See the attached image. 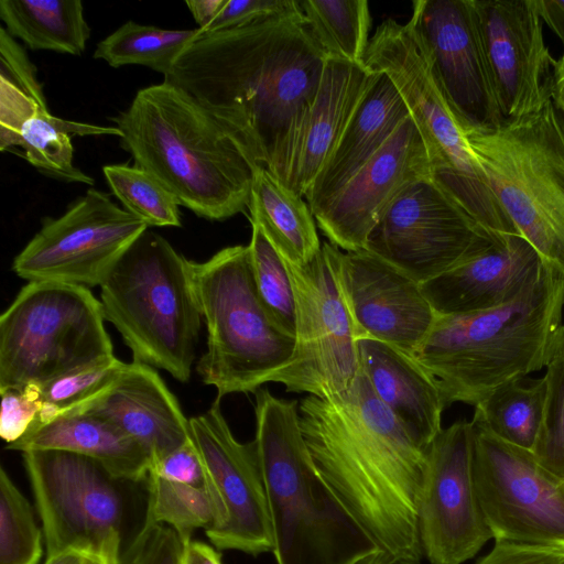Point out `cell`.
I'll list each match as a JSON object with an SVG mask.
<instances>
[{
    "instance_id": "d6986e66",
    "label": "cell",
    "mask_w": 564,
    "mask_h": 564,
    "mask_svg": "<svg viewBox=\"0 0 564 564\" xmlns=\"http://www.w3.org/2000/svg\"><path fill=\"white\" fill-rule=\"evenodd\" d=\"M427 177H432L427 153L410 116L340 189L312 212L316 225L340 250H364L386 210Z\"/></svg>"
},
{
    "instance_id": "7dc6e473",
    "label": "cell",
    "mask_w": 564,
    "mask_h": 564,
    "mask_svg": "<svg viewBox=\"0 0 564 564\" xmlns=\"http://www.w3.org/2000/svg\"><path fill=\"white\" fill-rule=\"evenodd\" d=\"M227 0H187L189 12L200 32L205 31L221 11Z\"/></svg>"
},
{
    "instance_id": "f907efd6",
    "label": "cell",
    "mask_w": 564,
    "mask_h": 564,
    "mask_svg": "<svg viewBox=\"0 0 564 564\" xmlns=\"http://www.w3.org/2000/svg\"><path fill=\"white\" fill-rule=\"evenodd\" d=\"M351 564H393V562L387 553L378 549L360 556Z\"/></svg>"
},
{
    "instance_id": "9c48e42d",
    "label": "cell",
    "mask_w": 564,
    "mask_h": 564,
    "mask_svg": "<svg viewBox=\"0 0 564 564\" xmlns=\"http://www.w3.org/2000/svg\"><path fill=\"white\" fill-rule=\"evenodd\" d=\"M467 135L514 229L564 274V116L550 99L495 128H470Z\"/></svg>"
},
{
    "instance_id": "b9f144b4",
    "label": "cell",
    "mask_w": 564,
    "mask_h": 564,
    "mask_svg": "<svg viewBox=\"0 0 564 564\" xmlns=\"http://www.w3.org/2000/svg\"><path fill=\"white\" fill-rule=\"evenodd\" d=\"M297 0H227L213 23L200 33L240 28L294 10Z\"/></svg>"
},
{
    "instance_id": "e0dca14e",
    "label": "cell",
    "mask_w": 564,
    "mask_h": 564,
    "mask_svg": "<svg viewBox=\"0 0 564 564\" xmlns=\"http://www.w3.org/2000/svg\"><path fill=\"white\" fill-rule=\"evenodd\" d=\"M417 529L431 564H463L492 539L474 480L470 421L443 429L429 448Z\"/></svg>"
},
{
    "instance_id": "4dcf8cb0",
    "label": "cell",
    "mask_w": 564,
    "mask_h": 564,
    "mask_svg": "<svg viewBox=\"0 0 564 564\" xmlns=\"http://www.w3.org/2000/svg\"><path fill=\"white\" fill-rule=\"evenodd\" d=\"M509 381L475 408L473 421L498 438L532 452L541 427L546 394L544 377Z\"/></svg>"
},
{
    "instance_id": "1f68e13d",
    "label": "cell",
    "mask_w": 564,
    "mask_h": 564,
    "mask_svg": "<svg viewBox=\"0 0 564 564\" xmlns=\"http://www.w3.org/2000/svg\"><path fill=\"white\" fill-rule=\"evenodd\" d=\"M199 35L198 28L167 30L128 21L97 44L94 57L112 67L143 65L166 77Z\"/></svg>"
},
{
    "instance_id": "44dd1931",
    "label": "cell",
    "mask_w": 564,
    "mask_h": 564,
    "mask_svg": "<svg viewBox=\"0 0 564 564\" xmlns=\"http://www.w3.org/2000/svg\"><path fill=\"white\" fill-rule=\"evenodd\" d=\"M340 276L359 339L413 356L437 316L421 284L365 249L341 250Z\"/></svg>"
},
{
    "instance_id": "bcb514c9",
    "label": "cell",
    "mask_w": 564,
    "mask_h": 564,
    "mask_svg": "<svg viewBox=\"0 0 564 564\" xmlns=\"http://www.w3.org/2000/svg\"><path fill=\"white\" fill-rule=\"evenodd\" d=\"M183 564H224L221 554L214 545L191 540L184 544Z\"/></svg>"
},
{
    "instance_id": "f6af8a7d",
    "label": "cell",
    "mask_w": 564,
    "mask_h": 564,
    "mask_svg": "<svg viewBox=\"0 0 564 564\" xmlns=\"http://www.w3.org/2000/svg\"><path fill=\"white\" fill-rule=\"evenodd\" d=\"M539 13L549 29L564 45V1L536 0Z\"/></svg>"
},
{
    "instance_id": "30bf717a",
    "label": "cell",
    "mask_w": 564,
    "mask_h": 564,
    "mask_svg": "<svg viewBox=\"0 0 564 564\" xmlns=\"http://www.w3.org/2000/svg\"><path fill=\"white\" fill-rule=\"evenodd\" d=\"M89 289L28 282L0 316V391L44 384L113 355Z\"/></svg>"
},
{
    "instance_id": "f1b7e54d",
    "label": "cell",
    "mask_w": 564,
    "mask_h": 564,
    "mask_svg": "<svg viewBox=\"0 0 564 564\" xmlns=\"http://www.w3.org/2000/svg\"><path fill=\"white\" fill-rule=\"evenodd\" d=\"M0 19L30 50L82 55L90 36L80 0H1Z\"/></svg>"
},
{
    "instance_id": "277c9868",
    "label": "cell",
    "mask_w": 564,
    "mask_h": 564,
    "mask_svg": "<svg viewBox=\"0 0 564 564\" xmlns=\"http://www.w3.org/2000/svg\"><path fill=\"white\" fill-rule=\"evenodd\" d=\"M120 145L184 206L209 220L248 207L254 166L228 131L192 96L163 80L140 89L112 119Z\"/></svg>"
},
{
    "instance_id": "4316f807",
    "label": "cell",
    "mask_w": 564,
    "mask_h": 564,
    "mask_svg": "<svg viewBox=\"0 0 564 564\" xmlns=\"http://www.w3.org/2000/svg\"><path fill=\"white\" fill-rule=\"evenodd\" d=\"M8 449L65 451L98 462L116 479H147L150 457L145 449L109 421L88 413L63 415L45 424L33 423Z\"/></svg>"
},
{
    "instance_id": "74e56055",
    "label": "cell",
    "mask_w": 564,
    "mask_h": 564,
    "mask_svg": "<svg viewBox=\"0 0 564 564\" xmlns=\"http://www.w3.org/2000/svg\"><path fill=\"white\" fill-rule=\"evenodd\" d=\"M43 542L31 503L1 466L0 564H39Z\"/></svg>"
},
{
    "instance_id": "7a4b0ae2",
    "label": "cell",
    "mask_w": 564,
    "mask_h": 564,
    "mask_svg": "<svg viewBox=\"0 0 564 564\" xmlns=\"http://www.w3.org/2000/svg\"><path fill=\"white\" fill-rule=\"evenodd\" d=\"M317 473L393 564H421L417 505L429 449L375 394L360 370L346 392L299 401Z\"/></svg>"
},
{
    "instance_id": "d4e9b609",
    "label": "cell",
    "mask_w": 564,
    "mask_h": 564,
    "mask_svg": "<svg viewBox=\"0 0 564 564\" xmlns=\"http://www.w3.org/2000/svg\"><path fill=\"white\" fill-rule=\"evenodd\" d=\"M377 76L364 64L326 59L293 172L295 193L305 196Z\"/></svg>"
},
{
    "instance_id": "7bdbcfd3",
    "label": "cell",
    "mask_w": 564,
    "mask_h": 564,
    "mask_svg": "<svg viewBox=\"0 0 564 564\" xmlns=\"http://www.w3.org/2000/svg\"><path fill=\"white\" fill-rule=\"evenodd\" d=\"M149 474L173 482L204 486L202 462L192 440L152 462Z\"/></svg>"
},
{
    "instance_id": "4fadbf2b",
    "label": "cell",
    "mask_w": 564,
    "mask_h": 564,
    "mask_svg": "<svg viewBox=\"0 0 564 564\" xmlns=\"http://www.w3.org/2000/svg\"><path fill=\"white\" fill-rule=\"evenodd\" d=\"M477 496L495 541L564 549V486L533 453L470 420Z\"/></svg>"
},
{
    "instance_id": "7402d4cb",
    "label": "cell",
    "mask_w": 564,
    "mask_h": 564,
    "mask_svg": "<svg viewBox=\"0 0 564 564\" xmlns=\"http://www.w3.org/2000/svg\"><path fill=\"white\" fill-rule=\"evenodd\" d=\"M544 262L519 234L497 235L485 248L421 283L436 315H460L505 305L540 275Z\"/></svg>"
},
{
    "instance_id": "3957f363",
    "label": "cell",
    "mask_w": 564,
    "mask_h": 564,
    "mask_svg": "<svg viewBox=\"0 0 564 564\" xmlns=\"http://www.w3.org/2000/svg\"><path fill=\"white\" fill-rule=\"evenodd\" d=\"M564 274L544 263L513 301L486 311L436 316L413 358L446 408L476 406L492 390L546 368L564 350Z\"/></svg>"
},
{
    "instance_id": "484cf974",
    "label": "cell",
    "mask_w": 564,
    "mask_h": 564,
    "mask_svg": "<svg viewBox=\"0 0 564 564\" xmlns=\"http://www.w3.org/2000/svg\"><path fill=\"white\" fill-rule=\"evenodd\" d=\"M377 73L376 82L304 196L312 212L340 189L410 117L394 83L384 73Z\"/></svg>"
},
{
    "instance_id": "ffe728a7",
    "label": "cell",
    "mask_w": 564,
    "mask_h": 564,
    "mask_svg": "<svg viewBox=\"0 0 564 564\" xmlns=\"http://www.w3.org/2000/svg\"><path fill=\"white\" fill-rule=\"evenodd\" d=\"M505 119L551 99L552 57L536 0H473Z\"/></svg>"
},
{
    "instance_id": "d6a6232c",
    "label": "cell",
    "mask_w": 564,
    "mask_h": 564,
    "mask_svg": "<svg viewBox=\"0 0 564 564\" xmlns=\"http://www.w3.org/2000/svg\"><path fill=\"white\" fill-rule=\"evenodd\" d=\"M327 58L362 64L370 37L366 0H297Z\"/></svg>"
},
{
    "instance_id": "ab89813d",
    "label": "cell",
    "mask_w": 564,
    "mask_h": 564,
    "mask_svg": "<svg viewBox=\"0 0 564 564\" xmlns=\"http://www.w3.org/2000/svg\"><path fill=\"white\" fill-rule=\"evenodd\" d=\"M184 544L167 525L144 520L119 564H183Z\"/></svg>"
},
{
    "instance_id": "5b68a950",
    "label": "cell",
    "mask_w": 564,
    "mask_h": 564,
    "mask_svg": "<svg viewBox=\"0 0 564 564\" xmlns=\"http://www.w3.org/2000/svg\"><path fill=\"white\" fill-rule=\"evenodd\" d=\"M254 414L276 564H351L378 550L317 473L299 401L258 389Z\"/></svg>"
},
{
    "instance_id": "6da1fadb",
    "label": "cell",
    "mask_w": 564,
    "mask_h": 564,
    "mask_svg": "<svg viewBox=\"0 0 564 564\" xmlns=\"http://www.w3.org/2000/svg\"><path fill=\"white\" fill-rule=\"evenodd\" d=\"M326 59L297 1L280 15L200 33L164 80L203 106L254 166L291 188Z\"/></svg>"
},
{
    "instance_id": "8d00e7d4",
    "label": "cell",
    "mask_w": 564,
    "mask_h": 564,
    "mask_svg": "<svg viewBox=\"0 0 564 564\" xmlns=\"http://www.w3.org/2000/svg\"><path fill=\"white\" fill-rule=\"evenodd\" d=\"M251 225L248 247L259 297L272 321L284 333L295 337L296 302L290 272L261 227Z\"/></svg>"
},
{
    "instance_id": "ee69618b",
    "label": "cell",
    "mask_w": 564,
    "mask_h": 564,
    "mask_svg": "<svg viewBox=\"0 0 564 564\" xmlns=\"http://www.w3.org/2000/svg\"><path fill=\"white\" fill-rule=\"evenodd\" d=\"M477 564H564V549L495 541L492 550Z\"/></svg>"
},
{
    "instance_id": "d590c367",
    "label": "cell",
    "mask_w": 564,
    "mask_h": 564,
    "mask_svg": "<svg viewBox=\"0 0 564 564\" xmlns=\"http://www.w3.org/2000/svg\"><path fill=\"white\" fill-rule=\"evenodd\" d=\"M102 172L124 209L148 227L181 226L177 199L149 172L127 164L105 165Z\"/></svg>"
},
{
    "instance_id": "603a6c76",
    "label": "cell",
    "mask_w": 564,
    "mask_h": 564,
    "mask_svg": "<svg viewBox=\"0 0 564 564\" xmlns=\"http://www.w3.org/2000/svg\"><path fill=\"white\" fill-rule=\"evenodd\" d=\"M82 413L100 416L139 443L150 464L192 440L175 395L155 368L129 362L116 384Z\"/></svg>"
},
{
    "instance_id": "f546056e",
    "label": "cell",
    "mask_w": 564,
    "mask_h": 564,
    "mask_svg": "<svg viewBox=\"0 0 564 564\" xmlns=\"http://www.w3.org/2000/svg\"><path fill=\"white\" fill-rule=\"evenodd\" d=\"M73 135H117V127H104L70 121L50 113L47 107L35 111L20 128L14 148L41 173L65 182L88 185L94 180L74 165Z\"/></svg>"
},
{
    "instance_id": "f5cc1de1",
    "label": "cell",
    "mask_w": 564,
    "mask_h": 564,
    "mask_svg": "<svg viewBox=\"0 0 564 564\" xmlns=\"http://www.w3.org/2000/svg\"><path fill=\"white\" fill-rule=\"evenodd\" d=\"M563 486H564V481H563Z\"/></svg>"
},
{
    "instance_id": "681fc988",
    "label": "cell",
    "mask_w": 564,
    "mask_h": 564,
    "mask_svg": "<svg viewBox=\"0 0 564 564\" xmlns=\"http://www.w3.org/2000/svg\"><path fill=\"white\" fill-rule=\"evenodd\" d=\"M87 557L88 555L78 550L66 549L46 556L44 564H86Z\"/></svg>"
},
{
    "instance_id": "ba28073f",
    "label": "cell",
    "mask_w": 564,
    "mask_h": 564,
    "mask_svg": "<svg viewBox=\"0 0 564 564\" xmlns=\"http://www.w3.org/2000/svg\"><path fill=\"white\" fill-rule=\"evenodd\" d=\"M362 64L388 75L401 93L423 140L432 178L488 231L518 234L469 144L470 127L449 102L412 23L393 19L380 23Z\"/></svg>"
},
{
    "instance_id": "e575fe53",
    "label": "cell",
    "mask_w": 564,
    "mask_h": 564,
    "mask_svg": "<svg viewBox=\"0 0 564 564\" xmlns=\"http://www.w3.org/2000/svg\"><path fill=\"white\" fill-rule=\"evenodd\" d=\"M148 500L144 520L171 528L187 543L197 529L206 530L214 513L204 486L169 481L151 474L144 480Z\"/></svg>"
},
{
    "instance_id": "83f0119b",
    "label": "cell",
    "mask_w": 564,
    "mask_h": 564,
    "mask_svg": "<svg viewBox=\"0 0 564 564\" xmlns=\"http://www.w3.org/2000/svg\"><path fill=\"white\" fill-rule=\"evenodd\" d=\"M248 208L286 263L303 267L321 250L308 204L264 167L254 170Z\"/></svg>"
},
{
    "instance_id": "cb8c5ba5",
    "label": "cell",
    "mask_w": 564,
    "mask_h": 564,
    "mask_svg": "<svg viewBox=\"0 0 564 564\" xmlns=\"http://www.w3.org/2000/svg\"><path fill=\"white\" fill-rule=\"evenodd\" d=\"M360 370L381 403L429 449L443 430L441 393L413 356L372 338L358 340Z\"/></svg>"
},
{
    "instance_id": "9a60e30c",
    "label": "cell",
    "mask_w": 564,
    "mask_h": 564,
    "mask_svg": "<svg viewBox=\"0 0 564 564\" xmlns=\"http://www.w3.org/2000/svg\"><path fill=\"white\" fill-rule=\"evenodd\" d=\"M192 441L198 452L204 487L214 519L205 530L221 550L252 556L273 551L264 481L256 441L239 442L221 411L220 399L189 419Z\"/></svg>"
},
{
    "instance_id": "7c38bea8",
    "label": "cell",
    "mask_w": 564,
    "mask_h": 564,
    "mask_svg": "<svg viewBox=\"0 0 564 564\" xmlns=\"http://www.w3.org/2000/svg\"><path fill=\"white\" fill-rule=\"evenodd\" d=\"M341 250L323 242L305 265L285 262L296 302L295 349L271 382L321 399L339 395L360 371L358 332L340 276Z\"/></svg>"
},
{
    "instance_id": "f35d334b",
    "label": "cell",
    "mask_w": 564,
    "mask_h": 564,
    "mask_svg": "<svg viewBox=\"0 0 564 564\" xmlns=\"http://www.w3.org/2000/svg\"><path fill=\"white\" fill-rule=\"evenodd\" d=\"M545 369L543 416L532 453L546 470L564 481V350Z\"/></svg>"
},
{
    "instance_id": "c3c4849f",
    "label": "cell",
    "mask_w": 564,
    "mask_h": 564,
    "mask_svg": "<svg viewBox=\"0 0 564 564\" xmlns=\"http://www.w3.org/2000/svg\"><path fill=\"white\" fill-rule=\"evenodd\" d=\"M551 100L564 116V53L555 61Z\"/></svg>"
},
{
    "instance_id": "5bb4252c",
    "label": "cell",
    "mask_w": 564,
    "mask_h": 564,
    "mask_svg": "<svg viewBox=\"0 0 564 564\" xmlns=\"http://www.w3.org/2000/svg\"><path fill=\"white\" fill-rule=\"evenodd\" d=\"M148 225L96 189L69 205L17 254L13 272L28 282L101 286L113 267Z\"/></svg>"
},
{
    "instance_id": "60d3db41",
    "label": "cell",
    "mask_w": 564,
    "mask_h": 564,
    "mask_svg": "<svg viewBox=\"0 0 564 564\" xmlns=\"http://www.w3.org/2000/svg\"><path fill=\"white\" fill-rule=\"evenodd\" d=\"M0 393V436L9 445L20 440L37 419L42 409L41 386L31 383Z\"/></svg>"
},
{
    "instance_id": "52a82bcc",
    "label": "cell",
    "mask_w": 564,
    "mask_h": 564,
    "mask_svg": "<svg viewBox=\"0 0 564 564\" xmlns=\"http://www.w3.org/2000/svg\"><path fill=\"white\" fill-rule=\"evenodd\" d=\"M187 270L207 330V349L196 366L202 381L216 389L217 399L271 382L291 362L295 337L264 308L249 247H226L204 262L187 260Z\"/></svg>"
},
{
    "instance_id": "8992f818",
    "label": "cell",
    "mask_w": 564,
    "mask_h": 564,
    "mask_svg": "<svg viewBox=\"0 0 564 564\" xmlns=\"http://www.w3.org/2000/svg\"><path fill=\"white\" fill-rule=\"evenodd\" d=\"M106 321L121 335L133 360L186 383L192 375L202 315L187 259L148 229L100 286Z\"/></svg>"
},
{
    "instance_id": "2e32d148",
    "label": "cell",
    "mask_w": 564,
    "mask_h": 564,
    "mask_svg": "<svg viewBox=\"0 0 564 564\" xmlns=\"http://www.w3.org/2000/svg\"><path fill=\"white\" fill-rule=\"evenodd\" d=\"M497 235L484 228L432 177L410 186L386 210L365 250L420 284L485 248Z\"/></svg>"
},
{
    "instance_id": "816d5d0a",
    "label": "cell",
    "mask_w": 564,
    "mask_h": 564,
    "mask_svg": "<svg viewBox=\"0 0 564 564\" xmlns=\"http://www.w3.org/2000/svg\"><path fill=\"white\" fill-rule=\"evenodd\" d=\"M86 564H106V563H104L102 561H100V560H98L96 557L88 556L87 561H86Z\"/></svg>"
},
{
    "instance_id": "ac0fdd59",
    "label": "cell",
    "mask_w": 564,
    "mask_h": 564,
    "mask_svg": "<svg viewBox=\"0 0 564 564\" xmlns=\"http://www.w3.org/2000/svg\"><path fill=\"white\" fill-rule=\"evenodd\" d=\"M449 102L476 129L503 120L473 0H415L409 20Z\"/></svg>"
},
{
    "instance_id": "8fae6325",
    "label": "cell",
    "mask_w": 564,
    "mask_h": 564,
    "mask_svg": "<svg viewBox=\"0 0 564 564\" xmlns=\"http://www.w3.org/2000/svg\"><path fill=\"white\" fill-rule=\"evenodd\" d=\"M46 556L75 549L106 564L122 553L121 480L98 462L65 451L22 453Z\"/></svg>"
},
{
    "instance_id": "836d02e7",
    "label": "cell",
    "mask_w": 564,
    "mask_h": 564,
    "mask_svg": "<svg viewBox=\"0 0 564 564\" xmlns=\"http://www.w3.org/2000/svg\"><path fill=\"white\" fill-rule=\"evenodd\" d=\"M127 365L111 355L42 384V409L33 423L84 412L116 384Z\"/></svg>"
}]
</instances>
